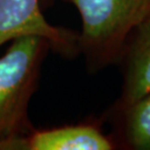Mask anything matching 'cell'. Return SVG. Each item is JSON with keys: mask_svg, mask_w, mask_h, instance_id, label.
<instances>
[{"mask_svg": "<svg viewBox=\"0 0 150 150\" xmlns=\"http://www.w3.org/2000/svg\"><path fill=\"white\" fill-rule=\"evenodd\" d=\"M49 49L43 38L25 36L13 39L0 57V150H22L33 130L28 108Z\"/></svg>", "mask_w": 150, "mask_h": 150, "instance_id": "6da1fadb", "label": "cell"}, {"mask_svg": "<svg viewBox=\"0 0 150 150\" xmlns=\"http://www.w3.org/2000/svg\"><path fill=\"white\" fill-rule=\"evenodd\" d=\"M81 17L79 54L95 75L118 64L129 37L150 13V0H66Z\"/></svg>", "mask_w": 150, "mask_h": 150, "instance_id": "7a4b0ae2", "label": "cell"}, {"mask_svg": "<svg viewBox=\"0 0 150 150\" xmlns=\"http://www.w3.org/2000/svg\"><path fill=\"white\" fill-rule=\"evenodd\" d=\"M40 6L41 0H0V47L17 38L36 36L47 40L61 57H77L78 32L49 23Z\"/></svg>", "mask_w": 150, "mask_h": 150, "instance_id": "3957f363", "label": "cell"}, {"mask_svg": "<svg viewBox=\"0 0 150 150\" xmlns=\"http://www.w3.org/2000/svg\"><path fill=\"white\" fill-rule=\"evenodd\" d=\"M117 64L121 90L111 107L122 108L150 92V13L129 37Z\"/></svg>", "mask_w": 150, "mask_h": 150, "instance_id": "277c9868", "label": "cell"}, {"mask_svg": "<svg viewBox=\"0 0 150 150\" xmlns=\"http://www.w3.org/2000/svg\"><path fill=\"white\" fill-rule=\"evenodd\" d=\"M116 146L97 123H78L47 130H32L22 150H112Z\"/></svg>", "mask_w": 150, "mask_h": 150, "instance_id": "5b68a950", "label": "cell"}, {"mask_svg": "<svg viewBox=\"0 0 150 150\" xmlns=\"http://www.w3.org/2000/svg\"><path fill=\"white\" fill-rule=\"evenodd\" d=\"M106 119L116 149L150 150V92L126 107H110Z\"/></svg>", "mask_w": 150, "mask_h": 150, "instance_id": "8992f818", "label": "cell"}, {"mask_svg": "<svg viewBox=\"0 0 150 150\" xmlns=\"http://www.w3.org/2000/svg\"><path fill=\"white\" fill-rule=\"evenodd\" d=\"M51 1H54V0H41V4H45V5H49Z\"/></svg>", "mask_w": 150, "mask_h": 150, "instance_id": "52a82bcc", "label": "cell"}]
</instances>
